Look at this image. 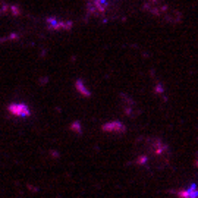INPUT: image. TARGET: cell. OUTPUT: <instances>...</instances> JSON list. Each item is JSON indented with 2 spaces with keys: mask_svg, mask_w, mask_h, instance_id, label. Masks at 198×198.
Wrapping results in <instances>:
<instances>
[{
  "mask_svg": "<svg viewBox=\"0 0 198 198\" xmlns=\"http://www.w3.org/2000/svg\"><path fill=\"white\" fill-rule=\"evenodd\" d=\"M167 5L163 0H145L142 5V10H147L148 13L154 15V16H160L163 18L164 12L167 10Z\"/></svg>",
  "mask_w": 198,
  "mask_h": 198,
  "instance_id": "obj_1",
  "label": "cell"
},
{
  "mask_svg": "<svg viewBox=\"0 0 198 198\" xmlns=\"http://www.w3.org/2000/svg\"><path fill=\"white\" fill-rule=\"evenodd\" d=\"M46 25L51 31H69L72 28V22L62 21V19H57V18H47Z\"/></svg>",
  "mask_w": 198,
  "mask_h": 198,
  "instance_id": "obj_2",
  "label": "cell"
},
{
  "mask_svg": "<svg viewBox=\"0 0 198 198\" xmlns=\"http://www.w3.org/2000/svg\"><path fill=\"white\" fill-rule=\"evenodd\" d=\"M7 112L12 116H16V117H28L31 115L29 107L27 104H22V103H12V104H9Z\"/></svg>",
  "mask_w": 198,
  "mask_h": 198,
  "instance_id": "obj_3",
  "label": "cell"
},
{
  "mask_svg": "<svg viewBox=\"0 0 198 198\" xmlns=\"http://www.w3.org/2000/svg\"><path fill=\"white\" fill-rule=\"evenodd\" d=\"M101 129L104 132H112V134H123L126 131V126L119 120H112V122H107V123L103 125Z\"/></svg>",
  "mask_w": 198,
  "mask_h": 198,
  "instance_id": "obj_4",
  "label": "cell"
},
{
  "mask_svg": "<svg viewBox=\"0 0 198 198\" xmlns=\"http://www.w3.org/2000/svg\"><path fill=\"white\" fill-rule=\"evenodd\" d=\"M173 194L178 198H198V186L197 185H191L188 188L173 191Z\"/></svg>",
  "mask_w": 198,
  "mask_h": 198,
  "instance_id": "obj_5",
  "label": "cell"
},
{
  "mask_svg": "<svg viewBox=\"0 0 198 198\" xmlns=\"http://www.w3.org/2000/svg\"><path fill=\"white\" fill-rule=\"evenodd\" d=\"M181 13L176 10V9H170V6L167 7V10L164 12V15H163V19L167 22H179L181 21Z\"/></svg>",
  "mask_w": 198,
  "mask_h": 198,
  "instance_id": "obj_6",
  "label": "cell"
},
{
  "mask_svg": "<svg viewBox=\"0 0 198 198\" xmlns=\"http://www.w3.org/2000/svg\"><path fill=\"white\" fill-rule=\"evenodd\" d=\"M75 87L78 88L81 91V94H84V95H90V91H88L87 88L84 87V84L81 82V81H76V84H75Z\"/></svg>",
  "mask_w": 198,
  "mask_h": 198,
  "instance_id": "obj_7",
  "label": "cell"
}]
</instances>
